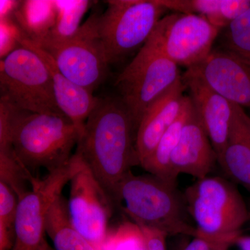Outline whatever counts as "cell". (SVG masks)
Here are the masks:
<instances>
[{
    "label": "cell",
    "mask_w": 250,
    "mask_h": 250,
    "mask_svg": "<svg viewBox=\"0 0 250 250\" xmlns=\"http://www.w3.org/2000/svg\"><path fill=\"white\" fill-rule=\"evenodd\" d=\"M136 128L120 98H100L85 122L77 152L113 204L136 158Z\"/></svg>",
    "instance_id": "1"
},
{
    "label": "cell",
    "mask_w": 250,
    "mask_h": 250,
    "mask_svg": "<svg viewBox=\"0 0 250 250\" xmlns=\"http://www.w3.org/2000/svg\"><path fill=\"white\" fill-rule=\"evenodd\" d=\"M116 205L141 228L157 230L166 236H196L184 193L177 183L153 174H128L120 184Z\"/></svg>",
    "instance_id": "2"
},
{
    "label": "cell",
    "mask_w": 250,
    "mask_h": 250,
    "mask_svg": "<svg viewBox=\"0 0 250 250\" xmlns=\"http://www.w3.org/2000/svg\"><path fill=\"white\" fill-rule=\"evenodd\" d=\"M82 133L66 117L16 111L11 126V146L16 160L28 173L66 165Z\"/></svg>",
    "instance_id": "3"
},
{
    "label": "cell",
    "mask_w": 250,
    "mask_h": 250,
    "mask_svg": "<svg viewBox=\"0 0 250 250\" xmlns=\"http://www.w3.org/2000/svg\"><path fill=\"white\" fill-rule=\"evenodd\" d=\"M196 236L215 245L233 244L250 220V210L233 182L221 177L197 179L184 192Z\"/></svg>",
    "instance_id": "4"
},
{
    "label": "cell",
    "mask_w": 250,
    "mask_h": 250,
    "mask_svg": "<svg viewBox=\"0 0 250 250\" xmlns=\"http://www.w3.org/2000/svg\"><path fill=\"white\" fill-rule=\"evenodd\" d=\"M161 19L147 42L116 80L120 98L136 128L145 112L162 94L182 78L179 66L162 49Z\"/></svg>",
    "instance_id": "5"
},
{
    "label": "cell",
    "mask_w": 250,
    "mask_h": 250,
    "mask_svg": "<svg viewBox=\"0 0 250 250\" xmlns=\"http://www.w3.org/2000/svg\"><path fill=\"white\" fill-rule=\"evenodd\" d=\"M0 94L14 111L64 116L45 62L26 46L19 45L0 59Z\"/></svg>",
    "instance_id": "6"
},
{
    "label": "cell",
    "mask_w": 250,
    "mask_h": 250,
    "mask_svg": "<svg viewBox=\"0 0 250 250\" xmlns=\"http://www.w3.org/2000/svg\"><path fill=\"white\" fill-rule=\"evenodd\" d=\"M98 15L97 32L109 64L147 42L166 12L159 0H109Z\"/></svg>",
    "instance_id": "7"
},
{
    "label": "cell",
    "mask_w": 250,
    "mask_h": 250,
    "mask_svg": "<svg viewBox=\"0 0 250 250\" xmlns=\"http://www.w3.org/2000/svg\"><path fill=\"white\" fill-rule=\"evenodd\" d=\"M77 163L78 156L75 152L66 165L51 171L44 178L34 177L31 188L18 197L11 250H39L47 241V214L75 173Z\"/></svg>",
    "instance_id": "8"
},
{
    "label": "cell",
    "mask_w": 250,
    "mask_h": 250,
    "mask_svg": "<svg viewBox=\"0 0 250 250\" xmlns=\"http://www.w3.org/2000/svg\"><path fill=\"white\" fill-rule=\"evenodd\" d=\"M98 15L90 16L68 40L41 43L33 41L50 55L64 76L92 93L104 80L110 65L98 39Z\"/></svg>",
    "instance_id": "9"
},
{
    "label": "cell",
    "mask_w": 250,
    "mask_h": 250,
    "mask_svg": "<svg viewBox=\"0 0 250 250\" xmlns=\"http://www.w3.org/2000/svg\"><path fill=\"white\" fill-rule=\"evenodd\" d=\"M76 170L72 176L67 211L73 226L101 250L108 229L113 202L78 153Z\"/></svg>",
    "instance_id": "10"
},
{
    "label": "cell",
    "mask_w": 250,
    "mask_h": 250,
    "mask_svg": "<svg viewBox=\"0 0 250 250\" xmlns=\"http://www.w3.org/2000/svg\"><path fill=\"white\" fill-rule=\"evenodd\" d=\"M163 22L164 54L187 69L197 66L208 57L220 31L199 15L175 13L163 17Z\"/></svg>",
    "instance_id": "11"
},
{
    "label": "cell",
    "mask_w": 250,
    "mask_h": 250,
    "mask_svg": "<svg viewBox=\"0 0 250 250\" xmlns=\"http://www.w3.org/2000/svg\"><path fill=\"white\" fill-rule=\"evenodd\" d=\"M182 81L218 158L228 143L233 104L210 88L194 69H187Z\"/></svg>",
    "instance_id": "12"
},
{
    "label": "cell",
    "mask_w": 250,
    "mask_h": 250,
    "mask_svg": "<svg viewBox=\"0 0 250 250\" xmlns=\"http://www.w3.org/2000/svg\"><path fill=\"white\" fill-rule=\"evenodd\" d=\"M192 68L230 103L250 108V61L225 49H213L202 63Z\"/></svg>",
    "instance_id": "13"
},
{
    "label": "cell",
    "mask_w": 250,
    "mask_h": 250,
    "mask_svg": "<svg viewBox=\"0 0 250 250\" xmlns=\"http://www.w3.org/2000/svg\"><path fill=\"white\" fill-rule=\"evenodd\" d=\"M216 163V154L193 108L171 156L172 178L177 181L181 174L205 178L209 176Z\"/></svg>",
    "instance_id": "14"
},
{
    "label": "cell",
    "mask_w": 250,
    "mask_h": 250,
    "mask_svg": "<svg viewBox=\"0 0 250 250\" xmlns=\"http://www.w3.org/2000/svg\"><path fill=\"white\" fill-rule=\"evenodd\" d=\"M186 89L182 78L148 107L138 125L136 136L138 165L150 156L161 136L179 116Z\"/></svg>",
    "instance_id": "15"
},
{
    "label": "cell",
    "mask_w": 250,
    "mask_h": 250,
    "mask_svg": "<svg viewBox=\"0 0 250 250\" xmlns=\"http://www.w3.org/2000/svg\"><path fill=\"white\" fill-rule=\"evenodd\" d=\"M18 44L34 50L45 62L52 79L54 98L59 110L82 134L85 122L96 107L100 98L64 76L50 55L24 34H21Z\"/></svg>",
    "instance_id": "16"
},
{
    "label": "cell",
    "mask_w": 250,
    "mask_h": 250,
    "mask_svg": "<svg viewBox=\"0 0 250 250\" xmlns=\"http://www.w3.org/2000/svg\"><path fill=\"white\" fill-rule=\"evenodd\" d=\"M247 117L243 108L233 104L228 143L217 162L234 183L250 190V136Z\"/></svg>",
    "instance_id": "17"
},
{
    "label": "cell",
    "mask_w": 250,
    "mask_h": 250,
    "mask_svg": "<svg viewBox=\"0 0 250 250\" xmlns=\"http://www.w3.org/2000/svg\"><path fill=\"white\" fill-rule=\"evenodd\" d=\"M166 9L205 18L219 30L225 29L250 7V0H159Z\"/></svg>",
    "instance_id": "18"
},
{
    "label": "cell",
    "mask_w": 250,
    "mask_h": 250,
    "mask_svg": "<svg viewBox=\"0 0 250 250\" xmlns=\"http://www.w3.org/2000/svg\"><path fill=\"white\" fill-rule=\"evenodd\" d=\"M192 110L193 106L190 97H184L179 116L163 134L152 154L141 166L144 170L156 177L177 183L171 174V156Z\"/></svg>",
    "instance_id": "19"
},
{
    "label": "cell",
    "mask_w": 250,
    "mask_h": 250,
    "mask_svg": "<svg viewBox=\"0 0 250 250\" xmlns=\"http://www.w3.org/2000/svg\"><path fill=\"white\" fill-rule=\"evenodd\" d=\"M45 232L53 243L54 250H100L73 226L67 211V201L62 195L49 209Z\"/></svg>",
    "instance_id": "20"
},
{
    "label": "cell",
    "mask_w": 250,
    "mask_h": 250,
    "mask_svg": "<svg viewBox=\"0 0 250 250\" xmlns=\"http://www.w3.org/2000/svg\"><path fill=\"white\" fill-rule=\"evenodd\" d=\"M21 5L16 16L27 34L24 35L34 42L42 40L55 23L54 0H27Z\"/></svg>",
    "instance_id": "21"
},
{
    "label": "cell",
    "mask_w": 250,
    "mask_h": 250,
    "mask_svg": "<svg viewBox=\"0 0 250 250\" xmlns=\"http://www.w3.org/2000/svg\"><path fill=\"white\" fill-rule=\"evenodd\" d=\"M54 5L56 21L54 27L42 40L35 42L37 43L62 42L76 35L82 27V19L89 9L91 1L54 0Z\"/></svg>",
    "instance_id": "22"
},
{
    "label": "cell",
    "mask_w": 250,
    "mask_h": 250,
    "mask_svg": "<svg viewBox=\"0 0 250 250\" xmlns=\"http://www.w3.org/2000/svg\"><path fill=\"white\" fill-rule=\"evenodd\" d=\"M224 29L221 48L250 62V7Z\"/></svg>",
    "instance_id": "23"
},
{
    "label": "cell",
    "mask_w": 250,
    "mask_h": 250,
    "mask_svg": "<svg viewBox=\"0 0 250 250\" xmlns=\"http://www.w3.org/2000/svg\"><path fill=\"white\" fill-rule=\"evenodd\" d=\"M101 250H148L141 228L133 222L121 224L108 230Z\"/></svg>",
    "instance_id": "24"
},
{
    "label": "cell",
    "mask_w": 250,
    "mask_h": 250,
    "mask_svg": "<svg viewBox=\"0 0 250 250\" xmlns=\"http://www.w3.org/2000/svg\"><path fill=\"white\" fill-rule=\"evenodd\" d=\"M34 177L14 158L0 150V179L14 190L18 197L29 190L27 183L31 185Z\"/></svg>",
    "instance_id": "25"
},
{
    "label": "cell",
    "mask_w": 250,
    "mask_h": 250,
    "mask_svg": "<svg viewBox=\"0 0 250 250\" xmlns=\"http://www.w3.org/2000/svg\"><path fill=\"white\" fill-rule=\"evenodd\" d=\"M16 111L10 107L0 94V150L15 159L11 146V126Z\"/></svg>",
    "instance_id": "26"
},
{
    "label": "cell",
    "mask_w": 250,
    "mask_h": 250,
    "mask_svg": "<svg viewBox=\"0 0 250 250\" xmlns=\"http://www.w3.org/2000/svg\"><path fill=\"white\" fill-rule=\"evenodd\" d=\"M18 197L14 190L0 179V218L14 231V221Z\"/></svg>",
    "instance_id": "27"
},
{
    "label": "cell",
    "mask_w": 250,
    "mask_h": 250,
    "mask_svg": "<svg viewBox=\"0 0 250 250\" xmlns=\"http://www.w3.org/2000/svg\"><path fill=\"white\" fill-rule=\"evenodd\" d=\"M21 36V31L5 20L0 21V59L4 58L16 48Z\"/></svg>",
    "instance_id": "28"
},
{
    "label": "cell",
    "mask_w": 250,
    "mask_h": 250,
    "mask_svg": "<svg viewBox=\"0 0 250 250\" xmlns=\"http://www.w3.org/2000/svg\"><path fill=\"white\" fill-rule=\"evenodd\" d=\"M148 250H167L166 248V235L165 233L147 228H141Z\"/></svg>",
    "instance_id": "29"
},
{
    "label": "cell",
    "mask_w": 250,
    "mask_h": 250,
    "mask_svg": "<svg viewBox=\"0 0 250 250\" xmlns=\"http://www.w3.org/2000/svg\"><path fill=\"white\" fill-rule=\"evenodd\" d=\"M191 241L188 242L179 250H220V248L227 245H215L214 243L200 238V237H192Z\"/></svg>",
    "instance_id": "30"
},
{
    "label": "cell",
    "mask_w": 250,
    "mask_h": 250,
    "mask_svg": "<svg viewBox=\"0 0 250 250\" xmlns=\"http://www.w3.org/2000/svg\"><path fill=\"white\" fill-rule=\"evenodd\" d=\"M14 243V231L0 218V250H11Z\"/></svg>",
    "instance_id": "31"
},
{
    "label": "cell",
    "mask_w": 250,
    "mask_h": 250,
    "mask_svg": "<svg viewBox=\"0 0 250 250\" xmlns=\"http://www.w3.org/2000/svg\"><path fill=\"white\" fill-rule=\"evenodd\" d=\"M20 1L14 0H0V21L5 20L14 9H18Z\"/></svg>",
    "instance_id": "32"
},
{
    "label": "cell",
    "mask_w": 250,
    "mask_h": 250,
    "mask_svg": "<svg viewBox=\"0 0 250 250\" xmlns=\"http://www.w3.org/2000/svg\"><path fill=\"white\" fill-rule=\"evenodd\" d=\"M233 244L237 245L241 250H250V236H242L241 234L237 237Z\"/></svg>",
    "instance_id": "33"
},
{
    "label": "cell",
    "mask_w": 250,
    "mask_h": 250,
    "mask_svg": "<svg viewBox=\"0 0 250 250\" xmlns=\"http://www.w3.org/2000/svg\"><path fill=\"white\" fill-rule=\"evenodd\" d=\"M39 250H54V248H52L50 245L47 243V241H46L42 246L41 247L40 249Z\"/></svg>",
    "instance_id": "34"
},
{
    "label": "cell",
    "mask_w": 250,
    "mask_h": 250,
    "mask_svg": "<svg viewBox=\"0 0 250 250\" xmlns=\"http://www.w3.org/2000/svg\"><path fill=\"white\" fill-rule=\"evenodd\" d=\"M247 123H248V129H249L250 136V116L247 117Z\"/></svg>",
    "instance_id": "35"
},
{
    "label": "cell",
    "mask_w": 250,
    "mask_h": 250,
    "mask_svg": "<svg viewBox=\"0 0 250 250\" xmlns=\"http://www.w3.org/2000/svg\"><path fill=\"white\" fill-rule=\"evenodd\" d=\"M229 246H223L220 247V250H228Z\"/></svg>",
    "instance_id": "36"
},
{
    "label": "cell",
    "mask_w": 250,
    "mask_h": 250,
    "mask_svg": "<svg viewBox=\"0 0 250 250\" xmlns=\"http://www.w3.org/2000/svg\"><path fill=\"white\" fill-rule=\"evenodd\" d=\"M249 210H250V220H249V222H248V224H249L250 226V208H249Z\"/></svg>",
    "instance_id": "37"
}]
</instances>
